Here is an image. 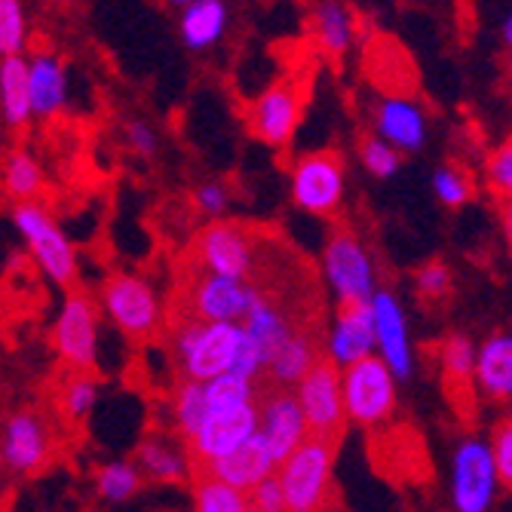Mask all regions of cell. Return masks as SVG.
I'll return each instance as SVG.
<instances>
[{"instance_id":"7bdbcfd3","label":"cell","mask_w":512,"mask_h":512,"mask_svg":"<svg viewBox=\"0 0 512 512\" xmlns=\"http://www.w3.org/2000/svg\"><path fill=\"white\" fill-rule=\"evenodd\" d=\"M126 142H129V148H132L135 154L151 157V154L157 151V132H154L148 123H142V120H132V123L126 126Z\"/></svg>"},{"instance_id":"1f68e13d","label":"cell","mask_w":512,"mask_h":512,"mask_svg":"<svg viewBox=\"0 0 512 512\" xmlns=\"http://www.w3.org/2000/svg\"><path fill=\"white\" fill-rule=\"evenodd\" d=\"M142 473H138L135 460H111L96 476V494L105 503H126L142 488Z\"/></svg>"},{"instance_id":"83f0119b","label":"cell","mask_w":512,"mask_h":512,"mask_svg":"<svg viewBox=\"0 0 512 512\" xmlns=\"http://www.w3.org/2000/svg\"><path fill=\"white\" fill-rule=\"evenodd\" d=\"M473 371H476V344L467 335H448L442 344V378L448 393L473 396Z\"/></svg>"},{"instance_id":"836d02e7","label":"cell","mask_w":512,"mask_h":512,"mask_svg":"<svg viewBox=\"0 0 512 512\" xmlns=\"http://www.w3.org/2000/svg\"><path fill=\"white\" fill-rule=\"evenodd\" d=\"M206 414H209V405H206L203 381L184 378L175 393V424H178L181 436L191 439L197 433V427L206 421Z\"/></svg>"},{"instance_id":"2e32d148","label":"cell","mask_w":512,"mask_h":512,"mask_svg":"<svg viewBox=\"0 0 512 512\" xmlns=\"http://www.w3.org/2000/svg\"><path fill=\"white\" fill-rule=\"evenodd\" d=\"M255 430H258V399L249 405H240V408L209 411L206 421L188 439L191 467H203V463H209L227 451H234Z\"/></svg>"},{"instance_id":"e575fe53","label":"cell","mask_w":512,"mask_h":512,"mask_svg":"<svg viewBox=\"0 0 512 512\" xmlns=\"http://www.w3.org/2000/svg\"><path fill=\"white\" fill-rule=\"evenodd\" d=\"M28 22L22 0H0V56H16L25 50Z\"/></svg>"},{"instance_id":"ee69618b","label":"cell","mask_w":512,"mask_h":512,"mask_svg":"<svg viewBox=\"0 0 512 512\" xmlns=\"http://www.w3.org/2000/svg\"><path fill=\"white\" fill-rule=\"evenodd\" d=\"M500 227H503V237H506V246H509V255H512V200L500 203Z\"/></svg>"},{"instance_id":"277c9868","label":"cell","mask_w":512,"mask_h":512,"mask_svg":"<svg viewBox=\"0 0 512 512\" xmlns=\"http://www.w3.org/2000/svg\"><path fill=\"white\" fill-rule=\"evenodd\" d=\"M270 258L273 249L240 221H215L203 227L191 246L194 267L237 279H255Z\"/></svg>"},{"instance_id":"d4e9b609","label":"cell","mask_w":512,"mask_h":512,"mask_svg":"<svg viewBox=\"0 0 512 512\" xmlns=\"http://www.w3.org/2000/svg\"><path fill=\"white\" fill-rule=\"evenodd\" d=\"M310 28H313L319 50L332 59H341L356 40V16L344 0H319L310 19Z\"/></svg>"},{"instance_id":"4316f807","label":"cell","mask_w":512,"mask_h":512,"mask_svg":"<svg viewBox=\"0 0 512 512\" xmlns=\"http://www.w3.org/2000/svg\"><path fill=\"white\" fill-rule=\"evenodd\" d=\"M227 28V7L221 0H191L181 13V37L191 50H206L218 43Z\"/></svg>"},{"instance_id":"ab89813d","label":"cell","mask_w":512,"mask_h":512,"mask_svg":"<svg viewBox=\"0 0 512 512\" xmlns=\"http://www.w3.org/2000/svg\"><path fill=\"white\" fill-rule=\"evenodd\" d=\"M451 267L445 261H427L421 270L414 276V286H417V295L427 298V301H442L448 298L451 292Z\"/></svg>"},{"instance_id":"8d00e7d4","label":"cell","mask_w":512,"mask_h":512,"mask_svg":"<svg viewBox=\"0 0 512 512\" xmlns=\"http://www.w3.org/2000/svg\"><path fill=\"white\" fill-rule=\"evenodd\" d=\"M433 194L442 206L448 209H460L463 203H470L473 197V181L470 175L457 169V166H439L433 172Z\"/></svg>"},{"instance_id":"e0dca14e","label":"cell","mask_w":512,"mask_h":512,"mask_svg":"<svg viewBox=\"0 0 512 512\" xmlns=\"http://www.w3.org/2000/svg\"><path fill=\"white\" fill-rule=\"evenodd\" d=\"M371 319H375V350L396 375V381H408L414 371V350L408 335V319L402 301L387 292L375 289L371 295Z\"/></svg>"},{"instance_id":"f6af8a7d","label":"cell","mask_w":512,"mask_h":512,"mask_svg":"<svg viewBox=\"0 0 512 512\" xmlns=\"http://www.w3.org/2000/svg\"><path fill=\"white\" fill-rule=\"evenodd\" d=\"M503 43L512 50V13L506 16V22H503Z\"/></svg>"},{"instance_id":"7402d4cb","label":"cell","mask_w":512,"mask_h":512,"mask_svg":"<svg viewBox=\"0 0 512 512\" xmlns=\"http://www.w3.org/2000/svg\"><path fill=\"white\" fill-rule=\"evenodd\" d=\"M135 467L148 482L178 485L184 479H191V454L178 442H169L163 436H148L135 448Z\"/></svg>"},{"instance_id":"7dc6e473","label":"cell","mask_w":512,"mask_h":512,"mask_svg":"<svg viewBox=\"0 0 512 512\" xmlns=\"http://www.w3.org/2000/svg\"><path fill=\"white\" fill-rule=\"evenodd\" d=\"M53 4H65V0H53Z\"/></svg>"},{"instance_id":"f546056e","label":"cell","mask_w":512,"mask_h":512,"mask_svg":"<svg viewBox=\"0 0 512 512\" xmlns=\"http://www.w3.org/2000/svg\"><path fill=\"white\" fill-rule=\"evenodd\" d=\"M194 479V506L200 512H249V494L234 488L230 482L209 476V473H191Z\"/></svg>"},{"instance_id":"4dcf8cb0","label":"cell","mask_w":512,"mask_h":512,"mask_svg":"<svg viewBox=\"0 0 512 512\" xmlns=\"http://www.w3.org/2000/svg\"><path fill=\"white\" fill-rule=\"evenodd\" d=\"M99 396V381L92 375V368H71V375L59 387V408L71 424H80L92 411Z\"/></svg>"},{"instance_id":"8fae6325","label":"cell","mask_w":512,"mask_h":512,"mask_svg":"<svg viewBox=\"0 0 512 512\" xmlns=\"http://www.w3.org/2000/svg\"><path fill=\"white\" fill-rule=\"evenodd\" d=\"M295 387H298L295 396L304 411L307 430L313 436H325L338 442L347 424L344 396H341V368L332 359L319 356Z\"/></svg>"},{"instance_id":"cb8c5ba5","label":"cell","mask_w":512,"mask_h":512,"mask_svg":"<svg viewBox=\"0 0 512 512\" xmlns=\"http://www.w3.org/2000/svg\"><path fill=\"white\" fill-rule=\"evenodd\" d=\"M319 356H322V350H319L316 332L313 329H301L289 341H283V344L276 347V353L270 356V362L264 368L261 381H267L273 387H292V384H298L307 375V368Z\"/></svg>"},{"instance_id":"9c48e42d","label":"cell","mask_w":512,"mask_h":512,"mask_svg":"<svg viewBox=\"0 0 512 512\" xmlns=\"http://www.w3.org/2000/svg\"><path fill=\"white\" fill-rule=\"evenodd\" d=\"M304 102H307V80L292 74L286 80L267 86L249 105L246 126L258 142H264L270 148H283V145H289V138L295 135L298 123H301Z\"/></svg>"},{"instance_id":"f35d334b","label":"cell","mask_w":512,"mask_h":512,"mask_svg":"<svg viewBox=\"0 0 512 512\" xmlns=\"http://www.w3.org/2000/svg\"><path fill=\"white\" fill-rule=\"evenodd\" d=\"M488 442H491V451H494V467H497L500 488L512 494V414L503 417V421L494 427Z\"/></svg>"},{"instance_id":"ba28073f","label":"cell","mask_w":512,"mask_h":512,"mask_svg":"<svg viewBox=\"0 0 512 512\" xmlns=\"http://www.w3.org/2000/svg\"><path fill=\"white\" fill-rule=\"evenodd\" d=\"M13 224L22 234V240L28 243L40 270L50 276L56 286H68L77 273V255L71 249V240L65 237V230L56 224V218L40 203L22 200L13 209Z\"/></svg>"},{"instance_id":"30bf717a","label":"cell","mask_w":512,"mask_h":512,"mask_svg":"<svg viewBox=\"0 0 512 512\" xmlns=\"http://www.w3.org/2000/svg\"><path fill=\"white\" fill-rule=\"evenodd\" d=\"M322 276L338 301H365L378 289L375 261L350 227H338L325 243Z\"/></svg>"},{"instance_id":"3957f363","label":"cell","mask_w":512,"mask_h":512,"mask_svg":"<svg viewBox=\"0 0 512 512\" xmlns=\"http://www.w3.org/2000/svg\"><path fill=\"white\" fill-rule=\"evenodd\" d=\"M258 295L252 279H237L194 267L184 273L178 298L172 301V319H203V322H240Z\"/></svg>"},{"instance_id":"f1b7e54d","label":"cell","mask_w":512,"mask_h":512,"mask_svg":"<svg viewBox=\"0 0 512 512\" xmlns=\"http://www.w3.org/2000/svg\"><path fill=\"white\" fill-rule=\"evenodd\" d=\"M261 384L255 378H246L240 371H221V375L203 381V393H206V405L209 411H227V408H240L258 399Z\"/></svg>"},{"instance_id":"44dd1931","label":"cell","mask_w":512,"mask_h":512,"mask_svg":"<svg viewBox=\"0 0 512 512\" xmlns=\"http://www.w3.org/2000/svg\"><path fill=\"white\" fill-rule=\"evenodd\" d=\"M473 384L485 399L512 405V332L488 335L476 347Z\"/></svg>"},{"instance_id":"ac0fdd59","label":"cell","mask_w":512,"mask_h":512,"mask_svg":"<svg viewBox=\"0 0 512 512\" xmlns=\"http://www.w3.org/2000/svg\"><path fill=\"white\" fill-rule=\"evenodd\" d=\"M209 473V476H218L224 482H230L240 491H249L252 485H258L264 476L276 473V457H273V448L267 442V436L261 430H255L252 436H246L234 451H227L203 467H191V473Z\"/></svg>"},{"instance_id":"b9f144b4","label":"cell","mask_w":512,"mask_h":512,"mask_svg":"<svg viewBox=\"0 0 512 512\" xmlns=\"http://www.w3.org/2000/svg\"><path fill=\"white\" fill-rule=\"evenodd\" d=\"M194 203H197V209L203 215L218 218L227 209V203H230V191L224 188V184H218V181H209V184H200V188L194 191Z\"/></svg>"},{"instance_id":"bcb514c9","label":"cell","mask_w":512,"mask_h":512,"mask_svg":"<svg viewBox=\"0 0 512 512\" xmlns=\"http://www.w3.org/2000/svg\"><path fill=\"white\" fill-rule=\"evenodd\" d=\"M166 4H172V7H184V4H191V0H166Z\"/></svg>"},{"instance_id":"9a60e30c","label":"cell","mask_w":512,"mask_h":512,"mask_svg":"<svg viewBox=\"0 0 512 512\" xmlns=\"http://www.w3.org/2000/svg\"><path fill=\"white\" fill-rule=\"evenodd\" d=\"M258 390V430L267 436L276 463L283 460L289 451H295L307 436V421H304V411L298 405V396L289 393V387H273L267 381H261Z\"/></svg>"},{"instance_id":"d6a6232c","label":"cell","mask_w":512,"mask_h":512,"mask_svg":"<svg viewBox=\"0 0 512 512\" xmlns=\"http://www.w3.org/2000/svg\"><path fill=\"white\" fill-rule=\"evenodd\" d=\"M4 188L16 200H34L43 191V169L28 151H13L4 163Z\"/></svg>"},{"instance_id":"7c38bea8","label":"cell","mask_w":512,"mask_h":512,"mask_svg":"<svg viewBox=\"0 0 512 512\" xmlns=\"http://www.w3.org/2000/svg\"><path fill=\"white\" fill-rule=\"evenodd\" d=\"M292 200L310 215H332L344 200V160L338 151H313L292 166Z\"/></svg>"},{"instance_id":"ffe728a7","label":"cell","mask_w":512,"mask_h":512,"mask_svg":"<svg viewBox=\"0 0 512 512\" xmlns=\"http://www.w3.org/2000/svg\"><path fill=\"white\" fill-rule=\"evenodd\" d=\"M375 132L393 148L414 154L427 145V114L421 105H414L408 96H387L375 108Z\"/></svg>"},{"instance_id":"d6986e66","label":"cell","mask_w":512,"mask_h":512,"mask_svg":"<svg viewBox=\"0 0 512 512\" xmlns=\"http://www.w3.org/2000/svg\"><path fill=\"white\" fill-rule=\"evenodd\" d=\"M368 353H375V319H371V298L341 301L335 325L329 332V359L344 368Z\"/></svg>"},{"instance_id":"484cf974","label":"cell","mask_w":512,"mask_h":512,"mask_svg":"<svg viewBox=\"0 0 512 512\" xmlns=\"http://www.w3.org/2000/svg\"><path fill=\"white\" fill-rule=\"evenodd\" d=\"M0 114L7 126L19 129L31 120V92H28V62L16 56H0Z\"/></svg>"},{"instance_id":"7a4b0ae2","label":"cell","mask_w":512,"mask_h":512,"mask_svg":"<svg viewBox=\"0 0 512 512\" xmlns=\"http://www.w3.org/2000/svg\"><path fill=\"white\" fill-rule=\"evenodd\" d=\"M172 356L184 378L209 381L227 371L243 341V322L172 319Z\"/></svg>"},{"instance_id":"6da1fadb","label":"cell","mask_w":512,"mask_h":512,"mask_svg":"<svg viewBox=\"0 0 512 512\" xmlns=\"http://www.w3.org/2000/svg\"><path fill=\"white\" fill-rule=\"evenodd\" d=\"M335 439L325 436H307L295 451H289L276 463V479L286 497L289 512H316L335 506Z\"/></svg>"},{"instance_id":"d590c367","label":"cell","mask_w":512,"mask_h":512,"mask_svg":"<svg viewBox=\"0 0 512 512\" xmlns=\"http://www.w3.org/2000/svg\"><path fill=\"white\" fill-rule=\"evenodd\" d=\"M359 160L375 178H390L402 166V151L384 142L381 135H365L359 142Z\"/></svg>"},{"instance_id":"52a82bcc","label":"cell","mask_w":512,"mask_h":512,"mask_svg":"<svg viewBox=\"0 0 512 512\" xmlns=\"http://www.w3.org/2000/svg\"><path fill=\"white\" fill-rule=\"evenodd\" d=\"M500 494L494 451L488 439L467 436L451 454V506L457 512H488Z\"/></svg>"},{"instance_id":"74e56055","label":"cell","mask_w":512,"mask_h":512,"mask_svg":"<svg viewBox=\"0 0 512 512\" xmlns=\"http://www.w3.org/2000/svg\"><path fill=\"white\" fill-rule=\"evenodd\" d=\"M485 178H488V188L500 200H512V135L491 151L485 163Z\"/></svg>"},{"instance_id":"4fadbf2b","label":"cell","mask_w":512,"mask_h":512,"mask_svg":"<svg viewBox=\"0 0 512 512\" xmlns=\"http://www.w3.org/2000/svg\"><path fill=\"white\" fill-rule=\"evenodd\" d=\"M53 457V433L34 408L13 411L0 427V463L16 476H37Z\"/></svg>"},{"instance_id":"603a6c76","label":"cell","mask_w":512,"mask_h":512,"mask_svg":"<svg viewBox=\"0 0 512 512\" xmlns=\"http://www.w3.org/2000/svg\"><path fill=\"white\" fill-rule=\"evenodd\" d=\"M28 92H31V117H56L68 99V77L62 59L53 53H37L28 62Z\"/></svg>"},{"instance_id":"8992f818","label":"cell","mask_w":512,"mask_h":512,"mask_svg":"<svg viewBox=\"0 0 512 512\" xmlns=\"http://www.w3.org/2000/svg\"><path fill=\"white\" fill-rule=\"evenodd\" d=\"M102 307L129 341H151L163 325V301L148 279L114 273L102 286Z\"/></svg>"},{"instance_id":"60d3db41","label":"cell","mask_w":512,"mask_h":512,"mask_svg":"<svg viewBox=\"0 0 512 512\" xmlns=\"http://www.w3.org/2000/svg\"><path fill=\"white\" fill-rule=\"evenodd\" d=\"M246 494H249V509H255V512H283L286 509V497H283V488H279L276 473L264 476Z\"/></svg>"},{"instance_id":"5b68a950","label":"cell","mask_w":512,"mask_h":512,"mask_svg":"<svg viewBox=\"0 0 512 512\" xmlns=\"http://www.w3.org/2000/svg\"><path fill=\"white\" fill-rule=\"evenodd\" d=\"M344 411L359 427H381L396 411V375L378 353L341 368Z\"/></svg>"},{"instance_id":"5bb4252c","label":"cell","mask_w":512,"mask_h":512,"mask_svg":"<svg viewBox=\"0 0 512 512\" xmlns=\"http://www.w3.org/2000/svg\"><path fill=\"white\" fill-rule=\"evenodd\" d=\"M53 347L68 368H96L99 359V307L86 292H71L59 310Z\"/></svg>"}]
</instances>
